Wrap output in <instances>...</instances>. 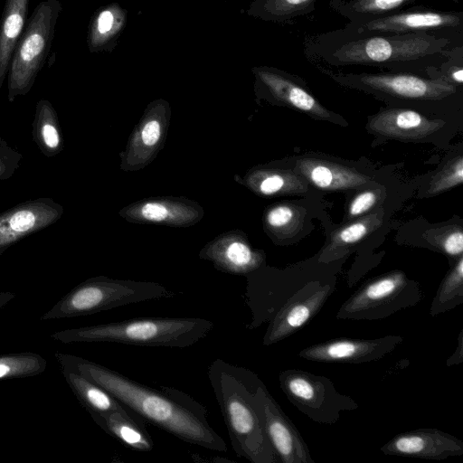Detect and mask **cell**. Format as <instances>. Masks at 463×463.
Returning a JSON list of instances; mask_svg holds the SVG:
<instances>
[{"label":"cell","mask_w":463,"mask_h":463,"mask_svg":"<svg viewBox=\"0 0 463 463\" xmlns=\"http://www.w3.org/2000/svg\"><path fill=\"white\" fill-rule=\"evenodd\" d=\"M444 32L346 36L332 31L307 38L304 52L313 61L335 67L369 66L427 74L430 69L462 56V44Z\"/></svg>","instance_id":"7a4b0ae2"},{"label":"cell","mask_w":463,"mask_h":463,"mask_svg":"<svg viewBox=\"0 0 463 463\" xmlns=\"http://www.w3.org/2000/svg\"><path fill=\"white\" fill-rule=\"evenodd\" d=\"M383 217V211L380 208L335 230L317 260L329 264L342 259L349 253L350 249L382 225Z\"/></svg>","instance_id":"603a6c76"},{"label":"cell","mask_w":463,"mask_h":463,"mask_svg":"<svg viewBox=\"0 0 463 463\" xmlns=\"http://www.w3.org/2000/svg\"><path fill=\"white\" fill-rule=\"evenodd\" d=\"M427 241L435 249L456 260L462 256L463 232L460 225H448L430 230L427 232Z\"/></svg>","instance_id":"836d02e7"},{"label":"cell","mask_w":463,"mask_h":463,"mask_svg":"<svg viewBox=\"0 0 463 463\" xmlns=\"http://www.w3.org/2000/svg\"><path fill=\"white\" fill-rule=\"evenodd\" d=\"M61 11L60 0H43L27 19L7 71L9 102L26 95L33 88L51 52Z\"/></svg>","instance_id":"8992f818"},{"label":"cell","mask_w":463,"mask_h":463,"mask_svg":"<svg viewBox=\"0 0 463 463\" xmlns=\"http://www.w3.org/2000/svg\"><path fill=\"white\" fill-rule=\"evenodd\" d=\"M445 121L410 109L389 108L370 117L367 128L378 136L401 141H420L438 132Z\"/></svg>","instance_id":"d6986e66"},{"label":"cell","mask_w":463,"mask_h":463,"mask_svg":"<svg viewBox=\"0 0 463 463\" xmlns=\"http://www.w3.org/2000/svg\"><path fill=\"white\" fill-rule=\"evenodd\" d=\"M175 296V292L156 282L97 276L73 288L44 313L41 320L72 318Z\"/></svg>","instance_id":"5b68a950"},{"label":"cell","mask_w":463,"mask_h":463,"mask_svg":"<svg viewBox=\"0 0 463 463\" xmlns=\"http://www.w3.org/2000/svg\"><path fill=\"white\" fill-rule=\"evenodd\" d=\"M207 376L236 456L251 463H279L254 402L258 374L217 358Z\"/></svg>","instance_id":"3957f363"},{"label":"cell","mask_w":463,"mask_h":463,"mask_svg":"<svg viewBox=\"0 0 463 463\" xmlns=\"http://www.w3.org/2000/svg\"><path fill=\"white\" fill-rule=\"evenodd\" d=\"M463 12L426 6L407 7L363 23H347L335 33L346 36L403 34L417 32H462Z\"/></svg>","instance_id":"30bf717a"},{"label":"cell","mask_w":463,"mask_h":463,"mask_svg":"<svg viewBox=\"0 0 463 463\" xmlns=\"http://www.w3.org/2000/svg\"><path fill=\"white\" fill-rule=\"evenodd\" d=\"M22 158L21 153L11 147L5 139L0 138V181L12 177Z\"/></svg>","instance_id":"8d00e7d4"},{"label":"cell","mask_w":463,"mask_h":463,"mask_svg":"<svg viewBox=\"0 0 463 463\" xmlns=\"http://www.w3.org/2000/svg\"><path fill=\"white\" fill-rule=\"evenodd\" d=\"M14 298L15 295L12 292H0V308H2Z\"/></svg>","instance_id":"f35d334b"},{"label":"cell","mask_w":463,"mask_h":463,"mask_svg":"<svg viewBox=\"0 0 463 463\" xmlns=\"http://www.w3.org/2000/svg\"><path fill=\"white\" fill-rule=\"evenodd\" d=\"M200 257L212 261L221 271L243 276L265 264L264 253L253 250L246 240L238 236L212 241L203 249Z\"/></svg>","instance_id":"44dd1931"},{"label":"cell","mask_w":463,"mask_h":463,"mask_svg":"<svg viewBox=\"0 0 463 463\" xmlns=\"http://www.w3.org/2000/svg\"><path fill=\"white\" fill-rule=\"evenodd\" d=\"M416 0H330L328 5L349 23H363L407 8Z\"/></svg>","instance_id":"f1b7e54d"},{"label":"cell","mask_w":463,"mask_h":463,"mask_svg":"<svg viewBox=\"0 0 463 463\" xmlns=\"http://www.w3.org/2000/svg\"><path fill=\"white\" fill-rule=\"evenodd\" d=\"M46 360L31 352L0 354V380L35 376L45 371Z\"/></svg>","instance_id":"d6a6232c"},{"label":"cell","mask_w":463,"mask_h":463,"mask_svg":"<svg viewBox=\"0 0 463 463\" xmlns=\"http://www.w3.org/2000/svg\"><path fill=\"white\" fill-rule=\"evenodd\" d=\"M305 211L298 205L279 203L269 207L264 215V227L271 236L284 241L295 236L303 226Z\"/></svg>","instance_id":"4dcf8cb0"},{"label":"cell","mask_w":463,"mask_h":463,"mask_svg":"<svg viewBox=\"0 0 463 463\" xmlns=\"http://www.w3.org/2000/svg\"><path fill=\"white\" fill-rule=\"evenodd\" d=\"M317 0H253L247 14L270 23L285 24L310 14Z\"/></svg>","instance_id":"f546056e"},{"label":"cell","mask_w":463,"mask_h":463,"mask_svg":"<svg viewBox=\"0 0 463 463\" xmlns=\"http://www.w3.org/2000/svg\"><path fill=\"white\" fill-rule=\"evenodd\" d=\"M254 402L266 435L281 463H315L305 439L260 380Z\"/></svg>","instance_id":"8fae6325"},{"label":"cell","mask_w":463,"mask_h":463,"mask_svg":"<svg viewBox=\"0 0 463 463\" xmlns=\"http://www.w3.org/2000/svg\"><path fill=\"white\" fill-rule=\"evenodd\" d=\"M463 303V256L457 259L454 266L441 281L431 302L430 314L437 316L453 309Z\"/></svg>","instance_id":"1f68e13d"},{"label":"cell","mask_w":463,"mask_h":463,"mask_svg":"<svg viewBox=\"0 0 463 463\" xmlns=\"http://www.w3.org/2000/svg\"><path fill=\"white\" fill-rule=\"evenodd\" d=\"M335 280L317 279L308 282L280 307L262 339L266 346L276 344L296 333L319 313L335 290Z\"/></svg>","instance_id":"7c38bea8"},{"label":"cell","mask_w":463,"mask_h":463,"mask_svg":"<svg viewBox=\"0 0 463 463\" xmlns=\"http://www.w3.org/2000/svg\"><path fill=\"white\" fill-rule=\"evenodd\" d=\"M318 70L345 87L383 98L410 101H439L458 92L457 85L443 77L432 78L411 72H333Z\"/></svg>","instance_id":"ba28073f"},{"label":"cell","mask_w":463,"mask_h":463,"mask_svg":"<svg viewBox=\"0 0 463 463\" xmlns=\"http://www.w3.org/2000/svg\"><path fill=\"white\" fill-rule=\"evenodd\" d=\"M214 325L201 317H138L69 328L52 338L63 344L109 342L146 347L184 348L205 337Z\"/></svg>","instance_id":"277c9868"},{"label":"cell","mask_w":463,"mask_h":463,"mask_svg":"<svg viewBox=\"0 0 463 463\" xmlns=\"http://www.w3.org/2000/svg\"><path fill=\"white\" fill-rule=\"evenodd\" d=\"M127 24V11L112 3L99 8L92 15L87 34L90 52H111Z\"/></svg>","instance_id":"cb8c5ba5"},{"label":"cell","mask_w":463,"mask_h":463,"mask_svg":"<svg viewBox=\"0 0 463 463\" xmlns=\"http://www.w3.org/2000/svg\"><path fill=\"white\" fill-rule=\"evenodd\" d=\"M33 137L40 151L47 157H52L63 149V137L56 110L47 99L36 103Z\"/></svg>","instance_id":"83f0119b"},{"label":"cell","mask_w":463,"mask_h":463,"mask_svg":"<svg viewBox=\"0 0 463 463\" xmlns=\"http://www.w3.org/2000/svg\"><path fill=\"white\" fill-rule=\"evenodd\" d=\"M423 298L420 285L401 270L373 279L360 287L338 309V319L375 320L414 307Z\"/></svg>","instance_id":"52a82bcc"},{"label":"cell","mask_w":463,"mask_h":463,"mask_svg":"<svg viewBox=\"0 0 463 463\" xmlns=\"http://www.w3.org/2000/svg\"><path fill=\"white\" fill-rule=\"evenodd\" d=\"M279 386L288 400L313 421L333 424L341 414L358 408L350 396L339 392L326 376L300 369H287L279 374Z\"/></svg>","instance_id":"9c48e42d"},{"label":"cell","mask_w":463,"mask_h":463,"mask_svg":"<svg viewBox=\"0 0 463 463\" xmlns=\"http://www.w3.org/2000/svg\"><path fill=\"white\" fill-rule=\"evenodd\" d=\"M463 182V156H458L450 159L442 169L438 172L429 184L427 195H436Z\"/></svg>","instance_id":"e575fe53"},{"label":"cell","mask_w":463,"mask_h":463,"mask_svg":"<svg viewBox=\"0 0 463 463\" xmlns=\"http://www.w3.org/2000/svg\"><path fill=\"white\" fill-rule=\"evenodd\" d=\"M168 114L169 104L165 100H155L147 106L129 139L124 154L123 165L126 166L123 169L136 171L156 156L164 142Z\"/></svg>","instance_id":"e0dca14e"},{"label":"cell","mask_w":463,"mask_h":463,"mask_svg":"<svg viewBox=\"0 0 463 463\" xmlns=\"http://www.w3.org/2000/svg\"><path fill=\"white\" fill-rule=\"evenodd\" d=\"M457 350L459 354H456L454 353L448 360L447 365L452 366L454 364H458L463 361V332L461 331L458 335V347Z\"/></svg>","instance_id":"74e56055"},{"label":"cell","mask_w":463,"mask_h":463,"mask_svg":"<svg viewBox=\"0 0 463 463\" xmlns=\"http://www.w3.org/2000/svg\"><path fill=\"white\" fill-rule=\"evenodd\" d=\"M55 358L61 368L73 370L101 386L146 422L184 442L228 451L225 441L208 421L206 407L184 392L164 385L157 390L73 354L56 353Z\"/></svg>","instance_id":"6da1fadb"},{"label":"cell","mask_w":463,"mask_h":463,"mask_svg":"<svg viewBox=\"0 0 463 463\" xmlns=\"http://www.w3.org/2000/svg\"><path fill=\"white\" fill-rule=\"evenodd\" d=\"M30 0H5L0 17V91L15 46L24 30Z\"/></svg>","instance_id":"d4e9b609"},{"label":"cell","mask_w":463,"mask_h":463,"mask_svg":"<svg viewBox=\"0 0 463 463\" xmlns=\"http://www.w3.org/2000/svg\"><path fill=\"white\" fill-rule=\"evenodd\" d=\"M293 171L308 184L324 191H345L365 188L373 181L354 168L314 157H300Z\"/></svg>","instance_id":"ffe728a7"},{"label":"cell","mask_w":463,"mask_h":463,"mask_svg":"<svg viewBox=\"0 0 463 463\" xmlns=\"http://www.w3.org/2000/svg\"><path fill=\"white\" fill-rule=\"evenodd\" d=\"M61 370L71 390L94 421L111 412L136 414L104 388L80 373L68 368Z\"/></svg>","instance_id":"7402d4cb"},{"label":"cell","mask_w":463,"mask_h":463,"mask_svg":"<svg viewBox=\"0 0 463 463\" xmlns=\"http://www.w3.org/2000/svg\"><path fill=\"white\" fill-rule=\"evenodd\" d=\"M382 188L364 189L356 194L348 206V218L354 219L364 215L383 200Z\"/></svg>","instance_id":"d590c367"},{"label":"cell","mask_w":463,"mask_h":463,"mask_svg":"<svg viewBox=\"0 0 463 463\" xmlns=\"http://www.w3.org/2000/svg\"><path fill=\"white\" fill-rule=\"evenodd\" d=\"M105 432L125 447L140 452L151 451L153 439L146 429V421L137 414L111 412L95 421Z\"/></svg>","instance_id":"484cf974"},{"label":"cell","mask_w":463,"mask_h":463,"mask_svg":"<svg viewBox=\"0 0 463 463\" xmlns=\"http://www.w3.org/2000/svg\"><path fill=\"white\" fill-rule=\"evenodd\" d=\"M63 214V207L52 198L25 201L0 213V255L15 242L41 231Z\"/></svg>","instance_id":"9a60e30c"},{"label":"cell","mask_w":463,"mask_h":463,"mask_svg":"<svg viewBox=\"0 0 463 463\" xmlns=\"http://www.w3.org/2000/svg\"><path fill=\"white\" fill-rule=\"evenodd\" d=\"M256 92L270 101L290 107L313 118L334 121V114L307 90L298 77L275 67L260 65L251 69Z\"/></svg>","instance_id":"4fadbf2b"},{"label":"cell","mask_w":463,"mask_h":463,"mask_svg":"<svg viewBox=\"0 0 463 463\" xmlns=\"http://www.w3.org/2000/svg\"><path fill=\"white\" fill-rule=\"evenodd\" d=\"M119 214L128 222L186 227L197 222L203 211L196 203L186 198H148L138 201Z\"/></svg>","instance_id":"ac0fdd59"},{"label":"cell","mask_w":463,"mask_h":463,"mask_svg":"<svg viewBox=\"0 0 463 463\" xmlns=\"http://www.w3.org/2000/svg\"><path fill=\"white\" fill-rule=\"evenodd\" d=\"M402 341L403 337L397 335L375 339H332L306 347L298 356L321 363H370L392 353Z\"/></svg>","instance_id":"5bb4252c"},{"label":"cell","mask_w":463,"mask_h":463,"mask_svg":"<svg viewBox=\"0 0 463 463\" xmlns=\"http://www.w3.org/2000/svg\"><path fill=\"white\" fill-rule=\"evenodd\" d=\"M387 456L442 460L463 455V440L436 428L399 433L381 447Z\"/></svg>","instance_id":"2e32d148"},{"label":"cell","mask_w":463,"mask_h":463,"mask_svg":"<svg viewBox=\"0 0 463 463\" xmlns=\"http://www.w3.org/2000/svg\"><path fill=\"white\" fill-rule=\"evenodd\" d=\"M248 184L261 195L300 194L308 190V183L295 171L259 169L248 176Z\"/></svg>","instance_id":"4316f807"}]
</instances>
